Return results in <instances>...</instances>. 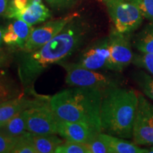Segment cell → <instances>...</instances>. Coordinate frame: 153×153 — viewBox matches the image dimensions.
I'll use <instances>...</instances> for the list:
<instances>
[{"label": "cell", "instance_id": "6da1fadb", "mask_svg": "<svg viewBox=\"0 0 153 153\" xmlns=\"http://www.w3.org/2000/svg\"><path fill=\"white\" fill-rule=\"evenodd\" d=\"M89 25L79 15L72 19L52 40L33 52L20 57L18 74L24 89H28L45 70L83 48L89 38Z\"/></svg>", "mask_w": 153, "mask_h": 153}, {"label": "cell", "instance_id": "7a4b0ae2", "mask_svg": "<svg viewBox=\"0 0 153 153\" xmlns=\"http://www.w3.org/2000/svg\"><path fill=\"white\" fill-rule=\"evenodd\" d=\"M103 92L101 89L72 87L51 97L49 104L59 119L86 123L102 133L100 108Z\"/></svg>", "mask_w": 153, "mask_h": 153}, {"label": "cell", "instance_id": "3957f363", "mask_svg": "<svg viewBox=\"0 0 153 153\" xmlns=\"http://www.w3.org/2000/svg\"><path fill=\"white\" fill-rule=\"evenodd\" d=\"M137 104L138 92L134 89L119 86L104 90L100 108L102 133L132 138Z\"/></svg>", "mask_w": 153, "mask_h": 153}, {"label": "cell", "instance_id": "277c9868", "mask_svg": "<svg viewBox=\"0 0 153 153\" xmlns=\"http://www.w3.org/2000/svg\"><path fill=\"white\" fill-rule=\"evenodd\" d=\"M59 65L65 70V83L70 87L91 88L104 91L121 86L124 82L123 78L118 74L89 70L78 65L75 62H61Z\"/></svg>", "mask_w": 153, "mask_h": 153}, {"label": "cell", "instance_id": "5b68a950", "mask_svg": "<svg viewBox=\"0 0 153 153\" xmlns=\"http://www.w3.org/2000/svg\"><path fill=\"white\" fill-rule=\"evenodd\" d=\"M106 4L117 31L131 35L142 24L144 16L135 5L127 0H106Z\"/></svg>", "mask_w": 153, "mask_h": 153}, {"label": "cell", "instance_id": "8992f818", "mask_svg": "<svg viewBox=\"0 0 153 153\" xmlns=\"http://www.w3.org/2000/svg\"><path fill=\"white\" fill-rule=\"evenodd\" d=\"M131 35L120 33L113 29L108 37L109 57L107 62L108 70L120 72L133 62L134 53L132 50Z\"/></svg>", "mask_w": 153, "mask_h": 153}, {"label": "cell", "instance_id": "52a82bcc", "mask_svg": "<svg viewBox=\"0 0 153 153\" xmlns=\"http://www.w3.org/2000/svg\"><path fill=\"white\" fill-rule=\"evenodd\" d=\"M132 138L140 146L153 145V104L139 92Z\"/></svg>", "mask_w": 153, "mask_h": 153}, {"label": "cell", "instance_id": "ba28073f", "mask_svg": "<svg viewBox=\"0 0 153 153\" xmlns=\"http://www.w3.org/2000/svg\"><path fill=\"white\" fill-rule=\"evenodd\" d=\"M58 120L47 99L27 109L26 131L40 135L57 134Z\"/></svg>", "mask_w": 153, "mask_h": 153}, {"label": "cell", "instance_id": "9c48e42d", "mask_svg": "<svg viewBox=\"0 0 153 153\" xmlns=\"http://www.w3.org/2000/svg\"><path fill=\"white\" fill-rule=\"evenodd\" d=\"M77 15L76 14L67 15L62 18L49 21L37 28H33L25 44L23 53L33 52L41 48L56 36Z\"/></svg>", "mask_w": 153, "mask_h": 153}, {"label": "cell", "instance_id": "30bf717a", "mask_svg": "<svg viewBox=\"0 0 153 153\" xmlns=\"http://www.w3.org/2000/svg\"><path fill=\"white\" fill-rule=\"evenodd\" d=\"M108 57V37H106L97 40L84 48L74 62L89 70H107Z\"/></svg>", "mask_w": 153, "mask_h": 153}, {"label": "cell", "instance_id": "8fae6325", "mask_svg": "<svg viewBox=\"0 0 153 153\" xmlns=\"http://www.w3.org/2000/svg\"><path fill=\"white\" fill-rule=\"evenodd\" d=\"M91 126L80 122L66 121L59 119L57 123V133L66 140L86 144L98 135Z\"/></svg>", "mask_w": 153, "mask_h": 153}, {"label": "cell", "instance_id": "7c38bea8", "mask_svg": "<svg viewBox=\"0 0 153 153\" xmlns=\"http://www.w3.org/2000/svg\"><path fill=\"white\" fill-rule=\"evenodd\" d=\"M4 16L10 19H20L30 26L44 22L51 17V13L42 0H30L26 7L20 10L7 13Z\"/></svg>", "mask_w": 153, "mask_h": 153}, {"label": "cell", "instance_id": "4fadbf2b", "mask_svg": "<svg viewBox=\"0 0 153 153\" xmlns=\"http://www.w3.org/2000/svg\"><path fill=\"white\" fill-rule=\"evenodd\" d=\"M33 29V26L26 22L14 19L4 28V43L22 51Z\"/></svg>", "mask_w": 153, "mask_h": 153}, {"label": "cell", "instance_id": "5bb4252c", "mask_svg": "<svg viewBox=\"0 0 153 153\" xmlns=\"http://www.w3.org/2000/svg\"><path fill=\"white\" fill-rule=\"evenodd\" d=\"M47 100L44 97L36 99H28L24 95L11 99L0 104V126L7 123L8 120L20 112L31 108Z\"/></svg>", "mask_w": 153, "mask_h": 153}, {"label": "cell", "instance_id": "9a60e30c", "mask_svg": "<svg viewBox=\"0 0 153 153\" xmlns=\"http://www.w3.org/2000/svg\"><path fill=\"white\" fill-rule=\"evenodd\" d=\"M99 136L108 145L111 153H148L147 148H142L140 145L126 140L125 138L104 133H99Z\"/></svg>", "mask_w": 153, "mask_h": 153}, {"label": "cell", "instance_id": "2e32d148", "mask_svg": "<svg viewBox=\"0 0 153 153\" xmlns=\"http://www.w3.org/2000/svg\"><path fill=\"white\" fill-rule=\"evenodd\" d=\"M32 143L37 153H54L57 147L64 140L55 134H33L30 133Z\"/></svg>", "mask_w": 153, "mask_h": 153}, {"label": "cell", "instance_id": "e0dca14e", "mask_svg": "<svg viewBox=\"0 0 153 153\" xmlns=\"http://www.w3.org/2000/svg\"><path fill=\"white\" fill-rule=\"evenodd\" d=\"M24 95L21 87L9 74L0 73V104Z\"/></svg>", "mask_w": 153, "mask_h": 153}, {"label": "cell", "instance_id": "ac0fdd59", "mask_svg": "<svg viewBox=\"0 0 153 153\" xmlns=\"http://www.w3.org/2000/svg\"><path fill=\"white\" fill-rule=\"evenodd\" d=\"M133 44L140 53L153 54V22H150L134 36Z\"/></svg>", "mask_w": 153, "mask_h": 153}, {"label": "cell", "instance_id": "d6986e66", "mask_svg": "<svg viewBox=\"0 0 153 153\" xmlns=\"http://www.w3.org/2000/svg\"><path fill=\"white\" fill-rule=\"evenodd\" d=\"M26 121L27 109L20 112L0 126V131L10 136H19L26 131Z\"/></svg>", "mask_w": 153, "mask_h": 153}, {"label": "cell", "instance_id": "ffe728a7", "mask_svg": "<svg viewBox=\"0 0 153 153\" xmlns=\"http://www.w3.org/2000/svg\"><path fill=\"white\" fill-rule=\"evenodd\" d=\"M133 79L142 93L153 101V75L144 70L134 72Z\"/></svg>", "mask_w": 153, "mask_h": 153}, {"label": "cell", "instance_id": "44dd1931", "mask_svg": "<svg viewBox=\"0 0 153 153\" xmlns=\"http://www.w3.org/2000/svg\"><path fill=\"white\" fill-rule=\"evenodd\" d=\"M11 153H37L32 143L30 132L26 131L19 135L16 145Z\"/></svg>", "mask_w": 153, "mask_h": 153}, {"label": "cell", "instance_id": "7402d4cb", "mask_svg": "<svg viewBox=\"0 0 153 153\" xmlns=\"http://www.w3.org/2000/svg\"><path fill=\"white\" fill-rule=\"evenodd\" d=\"M55 153H89V151L86 144L65 140L57 147Z\"/></svg>", "mask_w": 153, "mask_h": 153}, {"label": "cell", "instance_id": "603a6c76", "mask_svg": "<svg viewBox=\"0 0 153 153\" xmlns=\"http://www.w3.org/2000/svg\"><path fill=\"white\" fill-rule=\"evenodd\" d=\"M132 63L153 75V54L141 53L135 54Z\"/></svg>", "mask_w": 153, "mask_h": 153}, {"label": "cell", "instance_id": "cb8c5ba5", "mask_svg": "<svg viewBox=\"0 0 153 153\" xmlns=\"http://www.w3.org/2000/svg\"><path fill=\"white\" fill-rule=\"evenodd\" d=\"M135 6L141 14L151 22H153V0H127Z\"/></svg>", "mask_w": 153, "mask_h": 153}, {"label": "cell", "instance_id": "d4e9b609", "mask_svg": "<svg viewBox=\"0 0 153 153\" xmlns=\"http://www.w3.org/2000/svg\"><path fill=\"white\" fill-rule=\"evenodd\" d=\"M86 145L89 153H111L109 148L99 136V133L86 143Z\"/></svg>", "mask_w": 153, "mask_h": 153}, {"label": "cell", "instance_id": "484cf974", "mask_svg": "<svg viewBox=\"0 0 153 153\" xmlns=\"http://www.w3.org/2000/svg\"><path fill=\"white\" fill-rule=\"evenodd\" d=\"M18 136L13 137L0 131V153H11Z\"/></svg>", "mask_w": 153, "mask_h": 153}, {"label": "cell", "instance_id": "4316f807", "mask_svg": "<svg viewBox=\"0 0 153 153\" xmlns=\"http://www.w3.org/2000/svg\"><path fill=\"white\" fill-rule=\"evenodd\" d=\"M53 8L65 9L71 8L75 4V0H45Z\"/></svg>", "mask_w": 153, "mask_h": 153}, {"label": "cell", "instance_id": "83f0119b", "mask_svg": "<svg viewBox=\"0 0 153 153\" xmlns=\"http://www.w3.org/2000/svg\"><path fill=\"white\" fill-rule=\"evenodd\" d=\"M10 60V57L8 53L4 52L1 50L0 51V68H3L6 65H7Z\"/></svg>", "mask_w": 153, "mask_h": 153}, {"label": "cell", "instance_id": "f1b7e54d", "mask_svg": "<svg viewBox=\"0 0 153 153\" xmlns=\"http://www.w3.org/2000/svg\"><path fill=\"white\" fill-rule=\"evenodd\" d=\"M9 5V0H0V16H4Z\"/></svg>", "mask_w": 153, "mask_h": 153}, {"label": "cell", "instance_id": "f546056e", "mask_svg": "<svg viewBox=\"0 0 153 153\" xmlns=\"http://www.w3.org/2000/svg\"><path fill=\"white\" fill-rule=\"evenodd\" d=\"M3 33H4V28L0 26V51H1V47L4 43L3 41Z\"/></svg>", "mask_w": 153, "mask_h": 153}, {"label": "cell", "instance_id": "4dcf8cb0", "mask_svg": "<svg viewBox=\"0 0 153 153\" xmlns=\"http://www.w3.org/2000/svg\"><path fill=\"white\" fill-rule=\"evenodd\" d=\"M148 152L153 153V145H152V147H150V148H148Z\"/></svg>", "mask_w": 153, "mask_h": 153}, {"label": "cell", "instance_id": "1f68e13d", "mask_svg": "<svg viewBox=\"0 0 153 153\" xmlns=\"http://www.w3.org/2000/svg\"><path fill=\"white\" fill-rule=\"evenodd\" d=\"M104 1H106V0H104Z\"/></svg>", "mask_w": 153, "mask_h": 153}]
</instances>
